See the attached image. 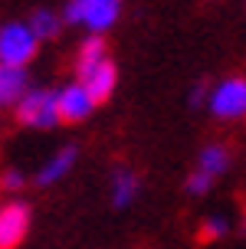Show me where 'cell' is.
Instances as JSON below:
<instances>
[{"mask_svg": "<svg viewBox=\"0 0 246 249\" xmlns=\"http://www.w3.org/2000/svg\"><path fill=\"white\" fill-rule=\"evenodd\" d=\"M30 226V210L26 203H7L0 210V249H17L26 236Z\"/></svg>", "mask_w": 246, "mask_h": 249, "instance_id": "obj_4", "label": "cell"}, {"mask_svg": "<svg viewBox=\"0 0 246 249\" xmlns=\"http://www.w3.org/2000/svg\"><path fill=\"white\" fill-rule=\"evenodd\" d=\"M135 194H138V177L128 174V171H118V174H115V203L125 207Z\"/></svg>", "mask_w": 246, "mask_h": 249, "instance_id": "obj_12", "label": "cell"}, {"mask_svg": "<svg viewBox=\"0 0 246 249\" xmlns=\"http://www.w3.org/2000/svg\"><path fill=\"white\" fill-rule=\"evenodd\" d=\"M92 95H89V89L82 82H76V86H66L59 92V122H82L89 112H92Z\"/></svg>", "mask_w": 246, "mask_h": 249, "instance_id": "obj_5", "label": "cell"}, {"mask_svg": "<svg viewBox=\"0 0 246 249\" xmlns=\"http://www.w3.org/2000/svg\"><path fill=\"white\" fill-rule=\"evenodd\" d=\"M0 184L7 187V190H17V187L23 184V177L17 174V171H7V174H3V180H0Z\"/></svg>", "mask_w": 246, "mask_h": 249, "instance_id": "obj_17", "label": "cell"}, {"mask_svg": "<svg viewBox=\"0 0 246 249\" xmlns=\"http://www.w3.org/2000/svg\"><path fill=\"white\" fill-rule=\"evenodd\" d=\"M82 86L89 89V95H92V102H105L112 95V89H115V62H109V59H102L92 69V72H86L82 75Z\"/></svg>", "mask_w": 246, "mask_h": 249, "instance_id": "obj_6", "label": "cell"}, {"mask_svg": "<svg viewBox=\"0 0 246 249\" xmlns=\"http://www.w3.org/2000/svg\"><path fill=\"white\" fill-rule=\"evenodd\" d=\"M210 108H213L217 118H240V115H246V82L243 79H227L213 92Z\"/></svg>", "mask_w": 246, "mask_h": 249, "instance_id": "obj_3", "label": "cell"}, {"mask_svg": "<svg viewBox=\"0 0 246 249\" xmlns=\"http://www.w3.org/2000/svg\"><path fill=\"white\" fill-rule=\"evenodd\" d=\"M204 95H207V86L200 82V86L194 89V95H190V102H194V105H200V102H204Z\"/></svg>", "mask_w": 246, "mask_h": 249, "instance_id": "obj_18", "label": "cell"}, {"mask_svg": "<svg viewBox=\"0 0 246 249\" xmlns=\"http://www.w3.org/2000/svg\"><path fill=\"white\" fill-rule=\"evenodd\" d=\"M17 122L33 128H53L59 122V95L53 92H30L17 105Z\"/></svg>", "mask_w": 246, "mask_h": 249, "instance_id": "obj_1", "label": "cell"}, {"mask_svg": "<svg viewBox=\"0 0 246 249\" xmlns=\"http://www.w3.org/2000/svg\"><path fill=\"white\" fill-rule=\"evenodd\" d=\"M118 7H122V0H92V7L86 13V26L92 33L109 30L115 23V17H118Z\"/></svg>", "mask_w": 246, "mask_h": 249, "instance_id": "obj_8", "label": "cell"}, {"mask_svg": "<svg viewBox=\"0 0 246 249\" xmlns=\"http://www.w3.org/2000/svg\"><path fill=\"white\" fill-rule=\"evenodd\" d=\"M30 30L37 33V39H49L59 33V20H56V13H49V10H37L33 20H30Z\"/></svg>", "mask_w": 246, "mask_h": 249, "instance_id": "obj_11", "label": "cell"}, {"mask_svg": "<svg viewBox=\"0 0 246 249\" xmlns=\"http://www.w3.org/2000/svg\"><path fill=\"white\" fill-rule=\"evenodd\" d=\"M89 7H92V0H69V7H66V23H82Z\"/></svg>", "mask_w": 246, "mask_h": 249, "instance_id": "obj_14", "label": "cell"}, {"mask_svg": "<svg viewBox=\"0 0 246 249\" xmlns=\"http://www.w3.org/2000/svg\"><path fill=\"white\" fill-rule=\"evenodd\" d=\"M26 95V75L20 66H7L0 62V105L20 102Z\"/></svg>", "mask_w": 246, "mask_h": 249, "instance_id": "obj_7", "label": "cell"}, {"mask_svg": "<svg viewBox=\"0 0 246 249\" xmlns=\"http://www.w3.org/2000/svg\"><path fill=\"white\" fill-rule=\"evenodd\" d=\"M73 161H76V148H62L59 154H56V158L39 171V184H53L56 177H62L69 167H73Z\"/></svg>", "mask_w": 246, "mask_h": 249, "instance_id": "obj_9", "label": "cell"}, {"mask_svg": "<svg viewBox=\"0 0 246 249\" xmlns=\"http://www.w3.org/2000/svg\"><path fill=\"white\" fill-rule=\"evenodd\" d=\"M223 230H227V223L223 220H207V223L200 226V243H210V239H217V236H223Z\"/></svg>", "mask_w": 246, "mask_h": 249, "instance_id": "obj_15", "label": "cell"}, {"mask_svg": "<svg viewBox=\"0 0 246 249\" xmlns=\"http://www.w3.org/2000/svg\"><path fill=\"white\" fill-rule=\"evenodd\" d=\"M227 164H230V154L223 148H207L200 154V171H207V174H220L227 171Z\"/></svg>", "mask_w": 246, "mask_h": 249, "instance_id": "obj_13", "label": "cell"}, {"mask_svg": "<svg viewBox=\"0 0 246 249\" xmlns=\"http://www.w3.org/2000/svg\"><path fill=\"white\" fill-rule=\"evenodd\" d=\"M210 180H213V174H207V171H197V174L187 180V190H190V194H204V190L210 187Z\"/></svg>", "mask_w": 246, "mask_h": 249, "instance_id": "obj_16", "label": "cell"}, {"mask_svg": "<svg viewBox=\"0 0 246 249\" xmlns=\"http://www.w3.org/2000/svg\"><path fill=\"white\" fill-rule=\"evenodd\" d=\"M37 53V33L23 23H10L0 30V62L7 66H23Z\"/></svg>", "mask_w": 246, "mask_h": 249, "instance_id": "obj_2", "label": "cell"}, {"mask_svg": "<svg viewBox=\"0 0 246 249\" xmlns=\"http://www.w3.org/2000/svg\"><path fill=\"white\" fill-rule=\"evenodd\" d=\"M102 59H105V43H102L98 36H92L86 46L79 50V62H76V69H79V75H86V72H92Z\"/></svg>", "mask_w": 246, "mask_h": 249, "instance_id": "obj_10", "label": "cell"}]
</instances>
